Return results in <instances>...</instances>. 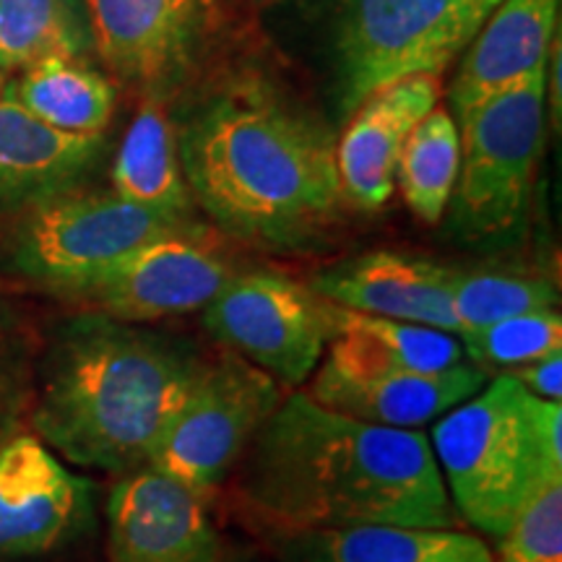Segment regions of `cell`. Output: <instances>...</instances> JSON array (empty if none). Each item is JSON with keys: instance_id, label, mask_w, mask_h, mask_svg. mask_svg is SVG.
Returning a JSON list of instances; mask_svg holds the SVG:
<instances>
[{"instance_id": "cell-1", "label": "cell", "mask_w": 562, "mask_h": 562, "mask_svg": "<svg viewBox=\"0 0 562 562\" xmlns=\"http://www.w3.org/2000/svg\"><path fill=\"white\" fill-rule=\"evenodd\" d=\"M243 501L273 529L459 524L430 438L281 398L243 456Z\"/></svg>"}, {"instance_id": "cell-2", "label": "cell", "mask_w": 562, "mask_h": 562, "mask_svg": "<svg viewBox=\"0 0 562 562\" xmlns=\"http://www.w3.org/2000/svg\"><path fill=\"white\" fill-rule=\"evenodd\" d=\"M206 364L188 344L133 323L102 313L76 318L42 362L32 427L74 467L115 476L138 472L149 467Z\"/></svg>"}, {"instance_id": "cell-3", "label": "cell", "mask_w": 562, "mask_h": 562, "mask_svg": "<svg viewBox=\"0 0 562 562\" xmlns=\"http://www.w3.org/2000/svg\"><path fill=\"white\" fill-rule=\"evenodd\" d=\"M180 165L211 220L269 248L321 237L344 203L328 133L252 89L232 91L195 117Z\"/></svg>"}, {"instance_id": "cell-4", "label": "cell", "mask_w": 562, "mask_h": 562, "mask_svg": "<svg viewBox=\"0 0 562 562\" xmlns=\"http://www.w3.org/2000/svg\"><path fill=\"white\" fill-rule=\"evenodd\" d=\"M430 448L461 521L501 539L552 484H562V402L497 375L442 414Z\"/></svg>"}, {"instance_id": "cell-5", "label": "cell", "mask_w": 562, "mask_h": 562, "mask_svg": "<svg viewBox=\"0 0 562 562\" xmlns=\"http://www.w3.org/2000/svg\"><path fill=\"white\" fill-rule=\"evenodd\" d=\"M547 58L461 123V165L451 227L463 240L505 237L524 220L544 133Z\"/></svg>"}, {"instance_id": "cell-6", "label": "cell", "mask_w": 562, "mask_h": 562, "mask_svg": "<svg viewBox=\"0 0 562 562\" xmlns=\"http://www.w3.org/2000/svg\"><path fill=\"white\" fill-rule=\"evenodd\" d=\"M186 224V214L138 206L115 191L68 188L24 209L5 256L21 277L79 297L128 252Z\"/></svg>"}, {"instance_id": "cell-7", "label": "cell", "mask_w": 562, "mask_h": 562, "mask_svg": "<svg viewBox=\"0 0 562 562\" xmlns=\"http://www.w3.org/2000/svg\"><path fill=\"white\" fill-rule=\"evenodd\" d=\"M503 0H344L339 104L351 115L372 91L406 76H440Z\"/></svg>"}, {"instance_id": "cell-8", "label": "cell", "mask_w": 562, "mask_h": 562, "mask_svg": "<svg viewBox=\"0 0 562 562\" xmlns=\"http://www.w3.org/2000/svg\"><path fill=\"white\" fill-rule=\"evenodd\" d=\"M281 398V385L243 357L209 362L159 440L149 469L209 497L237 467Z\"/></svg>"}, {"instance_id": "cell-9", "label": "cell", "mask_w": 562, "mask_h": 562, "mask_svg": "<svg viewBox=\"0 0 562 562\" xmlns=\"http://www.w3.org/2000/svg\"><path fill=\"white\" fill-rule=\"evenodd\" d=\"M203 323L245 362L297 389L331 341L334 302L279 273H235L203 307Z\"/></svg>"}, {"instance_id": "cell-10", "label": "cell", "mask_w": 562, "mask_h": 562, "mask_svg": "<svg viewBox=\"0 0 562 562\" xmlns=\"http://www.w3.org/2000/svg\"><path fill=\"white\" fill-rule=\"evenodd\" d=\"M89 42L146 100L178 87L220 16V0H83Z\"/></svg>"}, {"instance_id": "cell-11", "label": "cell", "mask_w": 562, "mask_h": 562, "mask_svg": "<svg viewBox=\"0 0 562 562\" xmlns=\"http://www.w3.org/2000/svg\"><path fill=\"white\" fill-rule=\"evenodd\" d=\"M232 277L224 252L195 224H186L128 252L79 297L108 318L146 323L203 311Z\"/></svg>"}, {"instance_id": "cell-12", "label": "cell", "mask_w": 562, "mask_h": 562, "mask_svg": "<svg viewBox=\"0 0 562 562\" xmlns=\"http://www.w3.org/2000/svg\"><path fill=\"white\" fill-rule=\"evenodd\" d=\"M97 487L70 472L40 438L0 446V558H40L94 524Z\"/></svg>"}, {"instance_id": "cell-13", "label": "cell", "mask_w": 562, "mask_h": 562, "mask_svg": "<svg viewBox=\"0 0 562 562\" xmlns=\"http://www.w3.org/2000/svg\"><path fill=\"white\" fill-rule=\"evenodd\" d=\"M110 562H220L206 497L157 469L121 476L108 497Z\"/></svg>"}, {"instance_id": "cell-14", "label": "cell", "mask_w": 562, "mask_h": 562, "mask_svg": "<svg viewBox=\"0 0 562 562\" xmlns=\"http://www.w3.org/2000/svg\"><path fill=\"white\" fill-rule=\"evenodd\" d=\"M442 97L440 76L417 74L385 83L351 110L336 146L341 199L362 211H378L396 191V161L406 138Z\"/></svg>"}, {"instance_id": "cell-15", "label": "cell", "mask_w": 562, "mask_h": 562, "mask_svg": "<svg viewBox=\"0 0 562 562\" xmlns=\"http://www.w3.org/2000/svg\"><path fill=\"white\" fill-rule=\"evenodd\" d=\"M487 385V370L459 362L440 372H347L323 362L307 396L326 409L393 430H417L440 419Z\"/></svg>"}, {"instance_id": "cell-16", "label": "cell", "mask_w": 562, "mask_h": 562, "mask_svg": "<svg viewBox=\"0 0 562 562\" xmlns=\"http://www.w3.org/2000/svg\"><path fill=\"white\" fill-rule=\"evenodd\" d=\"M313 292L347 311L459 334L451 305V269L425 258L368 252L318 273Z\"/></svg>"}, {"instance_id": "cell-17", "label": "cell", "mask_w": 562, "mask_h": 562, "mask_svg": "<svg viewBox=\"0 0 562 562\" xmlns=\"http://www.w3.org/2000/svg\"><path fill=\"white\" fill-rule=\"evenodd\" d=\"M102 133L53 128L0 94V214L30 209L42 199L76 188L102 151Z\"/></svg>"}, {"instance_id": "cell-18", "label": "cell", "mask_w": 562, "mask_h": 562, "mask_svg": "<svg viewBox=\"0 0 562 562\" xmlns=\"http://www.w3.org/2000/svg\"><path fill=\"white\" fill-rule=\"evenodd\" d=\"M560 0H503L469 45L451 87L459 123L490 97L544 66L558 30Z\"/></svg>"}, {"instance_id": "cell-19", "label": "cell", "mask_w": 562, "mask_h": 562, "mask_svg": "<svg viewBox=\"0 0 562 562\" xmlns=\"http://www.w3.org/2000/svg\"><path fill=\"white\" fill-rule=\"evenodd\" d=\"M277 562H495L482 537L427 526H347V529H273Z\"/></svg>"}, {"instance_id": "cell-20", "label": "cell", "mask_w": 562, "mask_h": 562, "mask_svg": "<svg viewBox=\"0 0 562 562\" xmlns=\"http://www.w3.org/2000/svg\"><path fill=\"white\" fill-rule=\"evenodd\" d=\"M328 364L347 372H440L463 362L461 341L440 328L334 305Z\"/></svg>"}, {"instance_id": "cell-21", "label": "cell", "mask_w": 562, "mask_h": 562, "mask_svg": "<svg viewBox=\"0 0 562 562\" xmlns=\"http://www.w3.org/2000/svg\"><path fill=\"white\" fill-rule=\"evenodd\" d=\"M115 193L138 206L188 214L191 188L178 157V140L165 104L146 100L125 133L112 167Z\"/></svg>"}, {"instance_id": "cell-22", "label": "cell", "mask_w": 562, "mask_h": 562, "mask_svg": "<svg viewBox=\"0 0 562 562\" xmlns=\"http://www.w3.org/2000/svg\"><path fill=\"white\" fill-rule=\"evenodd\" d=\"M5 89L34 117L66 133H102L115 112L112 83L79 58L42 60Z\"/></svg>"}, {"instance_id": "cell-23", "label": "cell", "mask_w": 562, "mask_h": 562, "mask_svg": "<svg viewBox=\"0 0 562 562\" xmlns=\"http://www.w3.org/2000/svg\"><path fill=\"white\" fill-rule=\"evenodd\" d=\"M459 165V125L451 112L435 108L414 125L396 161V186L419 222L438 224L446 216Z\"/></svg>"}, {"instance_id": "cell-24", "label": "cell", "mask_w": 562, "mask_h": 562, "mask_svg": "<svg viewBox=\"0 0 562 562\" xmlns=\"http://www.w3.org/2000/svg\"><path fill=\"white\" fill-rule=\"evenodd\" d=\"M89 30L76 0H0V70H26L50 58H79Z\"/></svg>"}, {"instance_id": "cell-25", "label": "cell", "mask_w": 562, "mask_h": 562, "mask_svg": "<svg viewBox=\"0 0 562 562\" xmlns=\"http://www.w3.org/2000/svg\"><path fill=\"white\" fill-rule=\"evenodd\" d=\"M558 297V290L547 279L518 277V273L451 271V305L459 323V336L513 315L552 311Z\"/></svg>"}, {"instance_id": "cell-26", "label": "cell", "mask_w": 562, "mask_h": 562, "mask_svg": "<svg viewBox=\"0 0 562 562\" xmlns=\"http://www.w3.org/2000/svg\"><path fill=\"white\" fill-rule=\"evenodd\" d=\"M461 349L476 368H521L562 349V315L533 311L461 334Z\"/></svg>"}, {"instance_id": "cell-27", "label": "cell", "mask_w": 562, "mask_h": 562, "mask_svg": "<svg viewBox=\"0 0 562 562\" xmlns=\"http://www.w3.org/2000/svg\"><path fill=\"white\" fill-rule=\"evenodd\" d=\"M495 562H562V484H552L497 539Z\"/></svg>"}, {"instance_id": "cell-28", "label": "cell", "mask_w": 562, "mask_h": 562, "mask_svg": "<svg viewBox=\"0 0 562 562\" xmlns=\"http://www.w3.org/2000/svg\"><path fill=\"white\" fill-rule=\"evenodd\" d=\"M508 375L516 378L537 398L562 402V349L539 357L529 364H521V368H513L508 370Z\"/></svg>"}, {"instance_id": "cell-29", "label": "cell", "mask_w": 562, "mask_h": 562, "mask_svg": "<svg viewBox=\"0 0 562 562\" xmlns=\"http://www.w3.org/2000/svg\"><path fill=\"white\" fill-rule=\"evenodd\" d=\"M13 378L9 372V360H5V349H3V334H0V417L11 409L13 402Z\"/></svg>"}, {"instance_id": "cell-30", "label": "cell", "mask_w": 562, "mask_h": 562, "mask_svg": "<svg viewBox=\"0 0 562 562\" xmlns=\"http://www.w3.org/2000/svg\"><path fill=\"white\" fill-rule=\"evenodd\" d=\"M220 562H269V560H263L261 554L250 550H232L229 554H222Z\"/></svg>"}, {"instance_id": "cell-31", "label": "cell", "mask_w": 562, "mask_h": 562, "mask_svg": "<svg viewBox=\"0 0 562 562\" xmlns=\"http://www.w3.org/2000/svg\"><path fill=\"white\" fill-rule=\"evenodd\" d=\"M3 89H5V74L0 70V94H3Z\"/></svg>"}, {"instance_id": "cell-32", "label": "cell", "mask_w": 562, "mask_h": 562, "mask_svg": "<svg viewBox=\"0 0 562 562\" xmlns=\"http://www.w3.org/2000/svg\"><path fill=\"white\" fill-rule=\"evenodd\" d=\"M258 3H263V5H269V3H279V0H258Z\"/></svg>"}]
</instances>
